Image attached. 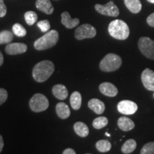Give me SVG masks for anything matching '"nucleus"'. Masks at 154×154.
Instances as JSON below:
<instances>
[{
  "mask_svg": "<svg viewBox=\"0 0 154 154\" xmlns=\"http://www.w3.org/2000/svg\"><path fill=\"white\" fill-rule=\"evenodd\" d=\"M55 66L52 61L44 60L34 66L32 71L34 79L38 83L46 82L54 72Z\"/></svg>",
  "mask_w": 154,
  "mask_h": 154,
  "instance_id": "nucleus-1",
  "label": "nucleus"
},
{
  "mask_svg": "<svg viewBox=\"0 0 154 154\" xmlns=\"http://www.w3.org/2000/svg\"><path fill=\"white\" fill-rule=\"evenodd\" d=\"M108 31L113 38L119 40H125L128 37L130 30L128 24L121 19H116L109 25Z\"/></svg>",
  "mask_w": 154,
  "mask_h": 154,
  "instance_id": "nucleus-2",
  "label": "nucleus"
},
{
  "mask_svg": "<svg viewBox=\"0 0 154 154\" xmlns=\"http://www.w3.org/2000/svg\"><path fill=\"white\" fill-rule=\"evenodd\" d=\"M59 41V33L56 30H50L34 42V48L38 51L46 50L54 47Z\"/></svg>",
  "mask_w": 154,
  "mask_h": 154,
  "instance_id": "nucleus-3",
  "label": "nucleus"
},
{
  "mask_svg": "<svg viewBox=\"0 0 154 154\" xmlns=\"http://www.w3.org/2000/svg\"><path fill=\"white\" fill-rule=\"evenodd\" d=\"M121 58L115 54H108L101 61L99 68L102 72H112L118 70L121 66Z\"/></svg>",
  "mask_w": 154,
  "mask_h": 154,
  "instance_id": "nucleus-4",
  "label": "nucleus"
},
{
  "mask_svg": "<svg viewBox=\"0 0 154 154\" xmlns=\"http://www.w3.org/2000/svg\"><path fill=\"white\" fill-rule=\"evenodd\" d=\"M29 107L34 112L39 113L47 110L49 107V101L44 94H36L29 100Z\"/></svg>",
  "mask_w": 154,
  "mask_h": 154,
  "instance_id": "nucleus-5",
  "label": "nucleus"
},
{
  "mask_svg": "<svg viewBox=\"0 0 154 154\" xmlns=\"http://www.w3.org/2000/svg\"><path fill=\"white\" fill-rule=\"evenodd\" d=\"M138 49L144 57L154 60V41L147 36H142L138 42Z\"/></svg>",
  "mask_w": 154,
  "mask_h": 154,
  "instance_id": "nucleus-6",
  "label": "nucleus"
},
{
  "mask_svg": "<svg viewBox=\"0 0 154 154\" xmlns=\"http://www.w3.org/2000/svg\"><path fill=\"white\" fill-rule=\"evenodd\" d=\"M75 38L78 40L91 38L96 35V30L91 24H84L81 25L75 31Z\"/></svg>",
  "mask_w": 154,
  "mask_h": 154,
  "instance_id": "nucleus-7",
  "label": "nucleus"
},
{
  "mask_svg": "<svg viewBox=\"0 0 154 154\" xmlns=\"http://www.w3.org/2000/svg\"><path fill=\"white\" fill-rule=\"evenodd\" d=\"M95 9L99 14L105 15V16L116 17L119 15V9L118 7L112 1H110L105 5L97 4L95 5Z\"/></svg>",
  "mask_w": 154,
  "mask_h": 154,
  "instance_id": "nucleus-8",
  "label": "nucleus"
},
{
  "mask_svg": "<svg viewBox=\"0 0 154 154\" xmlns=\"http://www.w3.org/2000/svg\"><path fill=\"white\" fill-rule=\"evenodd\" d=\"M117 109L124 115H132L137 111L138 105L130 100H123L118 103Z\"/></svg>",
  "mask_w": 154,
  "mask_h": 154,
  "instance_id": "nucleus-9",
  "label": "nucleus"
},
{
  "mask_svg": "<svg viewBox=\"0 0 154 154\" xmlns=\"http://www.w3.org/2000/svg\"><path fill=\"white\" fill-rule=\"evenodd\" d=\"M141 82L144 87L149 91H154V72L149 68L146 69L141 74Z\"/></svg>",
  "mask_w": 154,
  "mask_h": 154,
  "instance_id": "nucleus-10",
  "label": "nucleus"
},
{
  "mask_svg": "<svg viewBox=\"0 0 154 154\" xmlns=\"http://www.w3.org/2000/svg\"><path fill=\"white\" fill-rule=\"evenodd\" d=\"M27 51V46L23 43H10L5 47V51L7 54H21Z\"/></svg>",
  "mask_w": 154,
  "mask_h": 154,
  "instance_id": "nucleus-11",
  "label": "nucleus"
},
{
  "mask_svg": "<svg viewBox=\"0 0 154 154\" xmlns=\"http://www.w3.org/2000/svg\"><path fill=\"white\" fill-rule=\"evenodd\" d=\"M99 91L102 94L109 97H114L119 93L116 86L110 82H103L100 84Z\"/></svg>",
  "mask_w": 154,
  "mask_h": 154,
  "instance_id": "nucleus-12",
  "label": "nucleus"
},
{
  "mask_svg": "<svg viewBox=\"0 0 154 154\" xmlns=\"http://www.w3.org/2000/svg\"><path fill=\"white\" fill-rule=\"evenodd\" d=\"M80 21L78 18L72 19L69 12L63 11L61 14V23L67 29H73L78 26Z\"/></svg>",
  "mask_w": 154,
  "mask_h": 154,
  "instance_id": "nucleus-13",
  "label": "nucleus"
},
{
  "mask_svg": "<svg viewBox=\"0 0 154 154\" xmlns=\"http://www.w3.org/2000/svg\"><path fill=\"white\" fill-rule=\"evenodd\" d=\"M88 106L91 110L98 115H101L105 111V104L98 99H92L88 102Z\"/></svg>",
  "mask_w": 154,
  "mask_h": 154,
  "instance_id": "nucleus-14",
  "label": "nucleus"
},
{
  "mask_svg": "<svg viewBox=\"0 0 154 154\" xmlns=\"http://www.w3.org/2000/svg\"><path fill=\"white\" fill-rule=\"evenodd\" d=\"M36 7L47 14H51L54 12V7L49 0H36Z\"/></svg>",
  "mask_w": 154,
  "mask_h": 154,
  "instance_id": "nucleus-15",
  "label": "nucleus"
},
{
  "mask_svg": "<svg viewBox=\"0 0 154 154\" xmlns=\"http://www.w3.org/2000/svg\"><path fill=\"white\" fill-rule=\"evenodd\" d=\"M119 128L124 131H129L134 129L135 127V124L131 119L127 117L122 116L120 117L117 121Z\"/></svg>",
  "mask_w": 154,
  "mask_h": 154,
  "instance_id": "nucleus-16",
  "label": "nucleus"
},
{
  "mask_svg": "<svg viewBox=\"0 0 154 154\" xmlns=\"http://www.w3.org/2000/svg\"><path fill=\"white\" fill-rule=\"evenodd\" d=\"M52 94L59 100H65L68 96V90L66 86L62 84H57L52 88Z\"/></svg>",
  "mask_w": 154,
  "mask_h": 154,
  "instance_id": "nucleus-17",
  "label": "nucleus"
},
{
  "mask_svg": "<svg viewBox=\"0 0 154 154\" xmlns=\"http://www.w3.org/2000/svg\"><path fill=\"white\" fill-rule=\"evenodd\" d=\"M56 112L59 118L61 119H66L69 118L71 114L70 109L68 106L63 102H59L56 106Z\"/></svg>",
  "mask_w": 154,
  "mask_h": 154,
  "instance_id": "nucleus-18",
  "label": "nucleus"
},
{
  "mask_svg": "<svg viewBox=\"0 0 154 154\" xmlns=\"http://www.w3.org/2000/svg\"><path fill=\"white\" fill-rule=\"evenodd\" d=\"M124 4L133 14H138L142 9V5L140 0H124Z\"/></svg>",
  "mask_w": 154,
  "mask_h": 154,
  "instance_id": "nucleus-19",
  "label": "nucleus"
},
{
  "mask_svg": "<svg viewBox=\"0 0 154 154\" xmlns=\"http://www.w3.org/2000/svg\"><path fill=\"white\" fill-rule=\"evenodd\" d=\"M74 130L78 136L82 138L86 137L89 134V129H88L87 125L84 123L81 122V121L75 123L74 125Z\"/></svg>",
  "mask_w": 154,
  "mask_h": 154,
  "instance_id": "nucleus-20",
  "label": "nucleus"
},
{
  "mask_svg": "<svg viewBox=\"0 0 154 154\" xmlns=\"http://www.w3.org/2000/svg\"><path fill=\"white\" fill-rule=\"evenodd\" d=\"M82 95L79 91L73 92L70 97V103L74 110H79L82 106Z\"/></svg>",
  "mask_w": 154,
  "mask_h": 154,
  "instance_id": "nucleus-21",
  "label": "nucleus"
},
{
  "mask_svg": "<svg viewBox=\"0 0 154 154\" xmlns=\"http://www.w3.org/2000/svg\"><path fill=\"white\" fill-rule=\"evenodd\" d=\"M136 146H137V143H136V140L134 139H128L122 146L121 151L125 154L131 153L136 149Z\"/></svg>",
  "mask_w": 154,
  "mask_h": 154,
  "instance_id": "nucleus-22",
  "label": "nucleus"
},
{
  "mask_svg": "<svg viewBox=\"0 0 154 154\" xmlns=\"http://www.w3.org/2000/svg\"><path fill=\"white\" fill-rule=\"evenodd\" d=\"M14 33L9 30H4L0 32V44H8L14 38Z\"/></svg>",
  "mask_w": 154,
  "mask_h": 154,
  "instance_id": "nucleus-23",
  "label": "nucleus"
},
{
  "mask_svg": "<svg viewBox=\"0 0 154 154\" xmlns=\"http://www.w3.org/2000/svg\"><path fill=\"white\" fill-rule=\"evenodd\" d=\"M96 148L101 153H106L111 149V143L108 140H100L96 142Z\"/></svg>",
  "mask_w": 154,
  "mask_h": 154,
  "instance_id": "nucleus-24",
  "label": "nucleus"
},
{
  "mask_svg": "<svg viewBox=\"0 0 154 154\" xmlns=\"http://www.w3.org/2000/svg\"><path fill=\"white\" fill-rule=\"evenodd\" d=\"M109 123V120L105 116H100L94 119L93 121V126L96 129H101L103 127L106 126Z\"/></svg>",
  "mask_w": 154,
  "mask_h": 154,
  "instance_id": "nucleus-25",
  "label": "nucleus"
},
{
  "mask_svg": "<svg viewBox=\"0 0 154 154\" xmlns=\"http://www.w3.org/2000/svg\"><path fill=\"white\" fill-rule=\"evenodd\" d=\"M24 19L26 24L29 25V26H32L37 21L38 16L36 13L34 12V11H26L24 14Z\"/></svg>",
  "mask_w": 154,
  "mask_h": 154,
  "instance_id": "nucleus-26",
  "label": "nucleus"
},
{
  "mask_svg": "<svg viewBox=\"0 0 154 154\" xmlns=\"http://www.w3.org/2000/svg\"><path fill=\"white\" fill-rule=\"evenodd\" d=\"M12 32L18 37H24L26 35V30L22 24L16 23L13 25Z\"/></svg>",
  "mask_w": 154,
  "mask_h": 154,
  "instance_id": "nucleus-27",
  "label": "nucleus"
},
{
  "mask_svg": "<svg viewBox=\"0 0 154 154\" xmlns=\"http://www.w3.org/2000/svg\"><path fill=\"white\" fill-rule=\"evenodd\" d=\"M141 154H154V142L146 143L140 151Z\"/></svg>",
  "mask_w": 154,
  "mask_h": 154,
  "instance_id": "nucleus-28",
  "label": "nucleus"
},
{
  "mask_svg": "<svg viewBox=\"0 0 154 154\" xmlns=\"http://www.w3.org/2000/svg\"><path fill=\"white\" fill-rule=\"evenodd\" d=\"M37 26L40 29V30L42 32H49L51 26H50V23L48 20H42L40 21L37 23Z\"/></svg>",
  "mask_w": 154,
  "mask_h": 154,
  "instance_id": "nucleus-29",
  "label": "nucleus"
},
{
  "mask_svg": "<svg viewBox=\"0 0 154 154\" xmlns=\"http://www.w3.org/2000/svg\"><path fill=\"white\" fill-rule=\"evenodd\" d=\"M7 97H8V93H7V90H5V88H0V106L3 104L7 101Z\"/></svg>",
  "mask_w": 154,
  "mask_h": 154,
  "instance_id": "nucleus-30",
  "label": "nucleus"
},
{
  "mask_svg": "<svg viewBox=\"0 0 154 154\" xmlns=\"http://www.w3.org/2000/svg\"><path fill=\"white\" fill-rule=\"evenodd\" d=\"M7 14V7H6L4 0H0V17H5Z\"/></svg>",
  "mask_w": 154,
  "mask_h": 154,
  "instance_id": "nucleus-31",
  "label": "nucleus"
},
{
  "mask_svg": "<svg viewBox=\"0 0 154 154\" xmlns=\"http://www.w3.org/2000/svg\"><path fill=\"white\" fill-rule=\"evenodd\" d=\"M146 22H147L148 24L151 27H154V12L152 13L151 14H150L148 17L147 19H146Z\"/></svg>",
  "mask_w": 154,
  "mask_h": 154,
  "instance_id": "nucleus-32",
  "label": "nucleus"
},
{
  "mask_svg": "<svg viewBox=\"0 0 154 154\" xmlns=\"http://www.w3.org/2000/svg\"><path fill=\"white\" fill-rule=\"evenodd\" d=\"M76 153V152H75V151L74 149H65L64 151H63V154H75Z\"/></svg>",
  "mask_w": 154,
  "mask_h": 154,
  "instance_id": "nucleus-33",
  "label": "nucleus"
},
{
  "mask_svg": "<svg viewBox=\"0 0 154 154\" xmlns=\"http://www.w3.org/2000/svg\"><path fill=\"white\" fill-rule=\"evenodd\" d=\"M4 147V140L2 136L0 135V153H1Z\"/></svg>",
  "mask_w": 154,
  "mask_h": 154,
  "instance_id": "nucleus-34",
  "label": "nucleus"
},
{
  "mask_svg": "<svg viewBox=\"0 0 154 154\" xmlns=\"http://www.w3.org/2000/svg\"><path fill=\"white\" fill-rule=\"evenodd\" d=\"M4 63V57L2 54L1 51H0V66L3 64Z\"/></svg>",
  "mask_w": 154,
  "mask_h": 154,
  "instance_id": "nucleus-35",
  "label": "nucleus"
},
{
  "mask_svg": "<svg viewBox=\"0 0 154 154\" xmlns=\"http://www.w3.org/2000/svg\"><path fill=\"white\" fill-rule=\"evenodd\" d=\"M148 2H149V3H151V4H154V0H147Z\"/></svg>",
  "mask_w": 154,
  "mask_h": 154,
  "instance_id": "nucleus-36",
  "label": "nucleus"
},
{
  "mask_svg": "<svg viewBox=\"0 0 154 154\" xmlns=\"http://www.w3.org/2000/svg\"><path fill=\"white\" fill-rule=\"evenodd\" d=\"M106 135L107 136H110V134H108V133H106Z\"/></svg>",
  "mask_w": 154,
  "mask_h": 154,
  "instance_id": "nucleus-37",
  "label": "nucleus"
}]
</instances>
